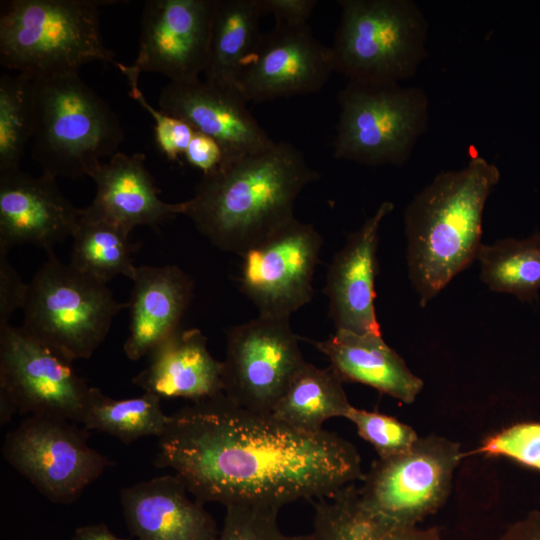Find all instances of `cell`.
<instances>
[{
    "instance_id": "cell-1",
    "label": "cell",
    "mask_w": 540,
    "mask_h": 540,
    "mask_svg": "<svg viewBox=\"0 0 540 540\" xmlns=\"http://www.w3.org/2000/svg\"><path fill=\"white\" fill-rule=\"evenodd\" d=\"M154 465L169 468L201 503L282 506L362 480L355 446L325 429L292 427L225 394L170 415Z\"/></svg>"
},
{
    "instance_id": "cell-2",
    "label": "cell",
    "mask_w": 540,
    "mask_h": 540,
    "mask_svg": "<svg viewBox=\"0 0 540 540\" xmlns=\"http://www.w3.org/2000/svg\"><path fill=\"white\" fill-rule=\"evenodd\" d=\"M319 173L287 141L204 174L184 215L211 244L242 256L293 220L298 195Z\"/></svg>"
},
{
    "instance_id": "cell-3",
    "label": "cell",
    "mask_w": 540,
    "mask_h": 540,
    "mask_svg": "<svg viewBox=\"0 0 540 540\" xmlns=\"http://www.w3.org/2000/svg\"><path fill=\"white\" fill-rule=\"evenodd\" d=\"M499 179L494 163L473 156L437 174L407 205L408 276L422 307L477 258L484 208Z\"/></svg>"
},
{
    "instance_id": "cell-4",
    "label": "cell",
    "mask_w": 540,
    "mask_h": 540,
    "mask_svg": "<svg viewBox=\"0 0 540 540\" xmlns=\"http://www.w3.org/2000/svg\"><path fill=\"white\" fill-rule=\"evenodd\" d=\"M115 1L1 2L0 63L31 78L78 73L92 61L115 65L101 36L99 7Z\"/></svg>"
},
{
    "instance_id": "cell-5",
    "label": "cell",
    "mask_w": 540,
    "mask_h": 540,
    "mask_svg": "<svg viewBox=\"0 0 540 540\" xmlns=\"http://www.w3.org/2000/svg\"><path fill=\"white\" fill-rule=\"evenodd\" d=\"M32 157L53 178L91 177L124 140L119 119L78 73L34 77Z\"/></svg>"
},
{
    "instance_id": "cell-6",
    "label": "cell",
    "mask_w": 540,
    "mask_h": 540,
    "mask_svg": "<svg viewBox=\"0 0 540 540\" xmlns=\"http://www.w3.org/2000/svg\"><path fill=\"white\" fill-rule=\"evenodd\" d=\"M331 46L334 70L348 81L399 84L427 56L429 24L412 0H339Z\"/></svg>"
},
{
    "instance_id": "cell-7",
    "label": "cell",
    "mask_w": 540,
    "mask_h": 540,
    "mask_svg": "<svg viewBox=\"0 0 540 540\" xmlns=\"http://www.w3.org/2000/svg\"><path fill=\"white\" fill-rule=\"evenodd\" d=\"M128 306L114 298L107 283L51 253L29 283L22 327L71 361L89 359Z\"/></svg>"
},
{
    "instance_id": "cell-8",
    "label": "cell",
    "mask_w": 540,
    "mask_h": 540,
    "mask_svg": "<svg viewBox=\"0 0 540 540\" xmlns=\"http://www.w3.org/2000/svg\"><path fill=\"white\" fill-rule=\"evenodd\" d=\"M333 156L366 166L405 164L429 124L418 87L348 81L338 94Z\"/></svg>"
},
{
    "instance_id": "cell-9",
    "label": "cell",
    "mask_w": 540,
    "mask_h": 540,
    "mask_svg": "<svg viewBox=\"0 0 540 540\" xmlns=\"http://www.w3.org/2000/svg\"><path fill=\"white\" fill-rule=\"evenodd\" d=\"M88 437L70 420L29 415L6 434L2 453L49 501L71 504L111 465Z\"/></svg>"
},
{
    "instance_id": "cell-10",
    "label": "cell",
    "mask_w": 540,
    "mask_h": 540,
    "mask_svg": "<svg viewBox=\"0 0 540 540\" xmlns=\"http://www.w3.org/2000/svg\"><path fill=\"white\" fill-rule=\"evenodd\" d=\"M462 456L454 441L438 435L419 437L406 452L372 464L359 488L361 498L395 521L418 525L446 502Z\"/></svg>"
},
{
    "instance_id": "cell-11",
    "label": "cell",
    "mask_w": 540,
    "mask_h": 540,
    "mask_svg": "<svg viewBox=\"0 0 540 540\" xmlns=\"http://www.w3.org/2000/svg\"><path fill=\"white\" fill-rule=\"evenodd\" d=\"M72 362L23 327H0V390L20 414L82 423L91 386Z\"/></svg>"
},
{
    "instance_id": "cell-12",
    "label": "cell",
    "mask_w": 540,
    "mask_h": 540,
    "mask_svg": "<svg viewBox=\"0 0 540 540\" xmlns=\"http://www.w3.org/2000/svg\"><path fill=\"white\" fill-rule=\"evenodd\" d=\"M304 362L289 318L258 315L228 332L224 394L243 408L272 413Z\"/></svg>"
},
{
    "instance_id": "cell-13",
    "label": "cell",
    "mask_w": 540,
    "mask_h": 540,
    "mask_svg": "<svg viewBox=\"0 0 540 540\" xmlns=\"http://www.w3.org/2000/svg\"><path fill=\"white\" fill-rule=\"evenodd\" d=\"M322 243L311 224L294 218L241 256L240 289L259 315L289 318L310 302Z\"/></svg>"
},
{
    "instance_id": "cell-14",
    "label": "cell",
    "mask_w": 540,
    "mask_h": 540,
    "mask_svg": "<svg viewBox=\"0 0 540 540\" xmlns=\"http://www.w3.org/2000/svg\"><path fill=\"white\" fill-rule=\"evenodd\" d=\"M215 0H149L140 20L139 49L132 69L171 82L199 79L209 57Z\"/></svg>"
},
{
    "instance_id": "cell-15",
    "label": "cell",
    "mask_w": 540,
    "mask_h": 540,
    "mask_svg": "<svg viewBox=\"0 0 540 540\" xmlns=\"http://www.w3.org/2000/svg\"><path fill=\"white\" fill-rule=\"evenodd\" d=\"M334 70L331 47L312 33L308 24H277L262 34L244 64L237 88L247 102L319 92Z\"/></svg>"
},
{
    "instance_id": "cell-16",
    "label": "cell",
    "mask_w": 540,
    "mask_h": 540,
    "mask_svg": "<svg viewBox=\"0 0 540 540\" xmlns=\"http://www.w3.org/2000/svg\"><path fill=\"white\" fill-rule=\"evenodd\" d=\"M246 104L237 87L200 79L170 82L159 97L162 112L184 120L195 131L217 141L223 152L222 163L263 151L275 143Z\"/></svg>"
},
{
    "instance_id": "cell-17",
    "label": "cell",
    "mask_w": 540,
    "mask_h": 540,
    "mask_svg": "<svg viewBox=\"0 0 540 540\" xmlns=\"http://www.w3.org/2000/svg\"><path fill=\"white\" fill-rule=\"evenodd\" d=\"M81 211L51 176L33 177L20 168L0 172V250L32 244L54 253L57 243L72 237Z\"/></svg>"
},
{
    "instance_id": "cell-18",
    "label": "cell",
    "mask_w": 540,
    "mask_h": 540,
    "mask_svg": "<svg viewBox=\"0 0 540 540\" xmlns=\"http://www.w3.org/2000/svg\"><path fill=\"white\" fill-rule=\"evenodd\" d=\"M394 204L384 201L348 235L328 267L324 293L336 330L381 334L375 312V278L379 228Z\"/></svg>"
},
{
    "instance_id": "cell-19",
    "label": "cell",
    "mask_w": 540,
    "mask_h": 540,
    "mask_svg": "<svg viewBox=\"0 0 540 540\" xmlns=\"http://www.w3.org/2000/svg\"><path fill=\"white\" fill-rule=\"evenodd\" d=\"M188 493L176 475L123 488L120 502L130 534L137 540H218L214 517Z\"/></svg>"
},
{
    "instance_id": "cell-20",
    "label": "cell",
    "mask_w": 540,
    "mask_h": 540,
    "mask_svg": "<svg viewBox=\"0 0 540 540\" xmlns=\"http://www.w3.org/2000/svg\"><path fill=\"white\" fill-rule=\"evenodd\" d=\"M143 153L117 152L102 163L91 178L96 183L92 203L83 214L109 223L130 235L137 226L154 230L165 221L183 214L184 202L167 203L146 168Z\"/></svg>"
},
{
    "instance_id": "cell-21",
    "label": "cell",
    "mask_w": 540,
    "mask_h": 540,
    "mask_svg": "<svg viewBox=\"0 0 540 540\" xmlns=\"http://www.w3.org/2000/svg\"><path fill=\"white\" fill-rule=\"evenodd\" d=\"M131 280L129 334L123 349L128 359L136 361L180 329L194 285L175 265H142Z\"/></svg>"
},
{
    "instance_id": "cell-22",
    "label": "cell",
    "mask_w": 540,
    "mask_h": 540,
    "mask_svg": "<svg viewBox=\"0 0 540 540\" xmlns=\"http://www.w3.org/2000/svg\"><path fill=\"white\" fill-rule=\"evenodd\" d=\"M132 382L160 398L199 402L224 393L223 363L199 329H179L150 352L149 365Z\"/></svg>"
},
{
    "instance_id": "cell-23",
    "label": "cell",
    "mask_w": 540,
    "mask_h": 540,
    "mask_svg": "<svg viewBox=\"0 0 540 540\" xmlns=\"http://www.w3.org/2000/svg\"><path fill=\"white\" fill-rule=\"evenodd\" d=\"M310 342L343 381L368 385L405 404L413 403L423 387L382 335L336 330L328 339Z\"/></svg>"
},
{
    "instance_id": "cell-24",
    "label": "cell",
    "mask_w": 540,
    "mask_h": 540,
    "mask_svg": "<svg viewBox=\"0 0 540 540\" xmlns=\"http://www.w3.org/2000/svg\"><path fill=\"white\" fill-rule=\"evenodd\" d=\"M312 502V528L299 540H441L437 527L400 523L371 509L355 484Z\"/></svg>"
},
{
    "instance_id": "cell-25",
    "label": "cell",
    "mask_w": 540,
    "mask_h": 540,
    "mask_svg": "<svg viewBox=\"0 0 540 540\" xmlns=\"http://www.w3.org/2000/svg\"><path fill=\"white\" fill-rule=\"evenodd\" d=\"M258 0H215L205 80L237 87L241 70L262 36Z\"/></svg>"
},
{
    "instance_id": "cell-26",
    "label": "cell",
    "mask_w": 540,
    "mask_h": 540,
    "mask_svg": "<svg viewBox=\"0 0 540 540\" xmlns=\"http://www.w3.org/2000/svg\"><path fill=\"white\" fill-rule=\"evenodd\" d=\"M351 407L336 371L305 361L271 414L297 429L318 432L328 419L346 418Z\"/></svg>"
},
{
    "instance_id": "cell-27",
    "label": "cell",
    "mask_w": 540,
    "mask_h": 540,
    "mask_svg": "<svg viewBox=\"0 0 540 540\" xmlns=\"http://www.w3.org/2000/svg\"><path fill=\"white\" fill-rule=\"evenodd\" d=\"M481 280L494 292L521 301L538 299L540 290V234L525 239L505 238L481 244L477 258Z\"/></svg>"
},
{
    "instance_id": "cell-28",
    "label": "cell",
    "mask_w": 540,
    "mask_h": 540,
    "mask_svg": "<svg viewBox=\"0 0 540 540\" xmlns=\"http://www.w3.org/2000/svg\"><path fill=\"white\" fill-rule=\"evenodd\" d=\"M161 399L149 392L114 399L91 387L81 424L88 431L109 434L125 444L146 436L159 438L170 419L162 410Z\"/></svg>"
},
{
    "instance_id": "cell-29",
    "label": "cell",
    "mask_w": 540,
    "mask_h": 540,
    "mask_svg": "<svg viewBox=\"0 0 540 540\" xmlns=\"http://www.w3.org/2000/svg\"><path fill=\"white\" fill-rule=\"evenodd\" d=\"M72 239L70 264L80 272L104 283L118 275L133 278L137 266L132 254L139 244L128 234L81 211Z\"/></svg>"
},
{
    "instance_id": "cell-30",
    "label": "cell",
    "mask_w": 540,
    "mask_h": 540,
    "mask_svg": "<svg viewBox=\"0 0 540 540\" xmlns=\"http://www.w3.org/2000/svg\"><path fill=\"white\" fill-rule=\"evenodd\" d=\"M35 122L33 79L25 74L0 77V172L20 168Z\"/></svg>"
},
{
    "instance_id": "cell-31",
    "label": "cell",
    "mask_w": 540,
    "mask_h": 540,
    "mask_svg": "<svg viewBox=\"0 0 540 540\" xmlns=\"http://www.w3.org/2000/svg\"><path fill=\"white\" fill-rule=\"evenodd\" d=\"M346 419L354 423L359 436L373 446L381 459L406 452L419 438L411 426L386 414L352 406Z\"/></svg>"
},
{
    "instance_id": "cell-32",
    "label": "cell",
    "mask_w": 540,
    "mask_h": 540,
    "mask_svg": "<svg viewBox=\"0 0 540 540\" xmlns=\"http://www.w3.org/2000/svg\"><path fill=\"white\" fill-rule=\"evenodd\" d=\"M115 66L125 75L130 87V96L148 111L155 121V142L160 151L170 161L184 155L195 130L184 120L156 110L144 97L139 83V73L131 66L117 62Z\"/></svg>"
},
{
    "instance_id": "cell-33",
    "label": "cell",
    "mask_w": 540,
    "mask_h": 540,
    "mask_svg": "<svg viewBox=\"0 0 540 540\" xmlns=\"http://www.w3.org/2000/svg\"><path fill=\"white\" fill-rule=\"evenodd\" d=\"M225 508L218 540H291L279 527V508L253 505Z\"/></svg>"
},
{
    "instance_id": "cell-34",
    "label": "cell",
    "mask_w": 540,
    "mask_h": 540,
    "mask_svg": "<svg viewBox=\"0 0 540 540\" xmlns=\"http://www.w3.org/2000/svg\"><path fill=\"white\" fill-rule=\"evenodd\" d=\"M476 452L504 456L540 471V422H521L504 428L486 438Z\"/></svg>"
},
{
    "instance_id": "cell-35",
    "label": "cell",
    "mask_w": 540,
    "mask_h": 540,
    "mask_svg": "<svg viewBox=\"0 0 540 540\" xmlns=\"http://www.w3.org/2000/svg\"><path fill=\"white\" fill-rule=\"evenodd\" d=\"M7 254L0 250V327L9 324L17 309H24L29 289V284L22 280Z\"/></svg>"
},
{
    "instance_id": "cell-36",
    "label": "cell",
    "mask_w": 540,
    "mask_h": 540,
    "mask_svg": "<svg viewBox=\"0 0 540 540\" xmlns=\"http://www.w3.org/2000/svg\"><path fill=\"white\" fill-rule=\"evenodd\" d=\"M183 156L203 175L215 171L223 161V152L217 141L198 131L194 132Z\"/></svg>"
},
{
    "instance_id": "cell-37",
    "label": "cell",
    "mask_w": 540,
    "mask_h": 540,
    "mask_svg": "<svg viewBox=\"0 0 540 540\" xmlns=\"http://www.w3.org/2000/svg\"><path fill=\"white\" fill-rule=\"evenodd\" d=\"M263 14H271L277 24L288 26L306 25L316 0H258Z\"/></svg>"
},
{
    "instance_id": "cell-38",
    "label": "cell",
    "mask_w": 540,
    "mask_h": 540,
    "mask_svg": "<svg viewBox=\"0 0 540 540\" xmlns=\"http://www.w3.org/2000/svg\"><path fill=\"white\" fill-rule=\"evenodd\" d=\"M499 540H540V511H531L511 524Z\"/></svg>"
},
{
    "instance_id": "cell-39",
    "label": "cell",
    "mask_w": 540,
    "mask_h": 540,
    "mask_svg": "<svg viewBox=\"0 0 540 540\" xmlns=\"http://www.w3.org/2000/svg\"><path fill=\"white\" fill-rule=\"evenodd\" d=\"M71 540H129L120 538L103 523L89 524L76 529Z\"/></svg>"
}]
</instances>
